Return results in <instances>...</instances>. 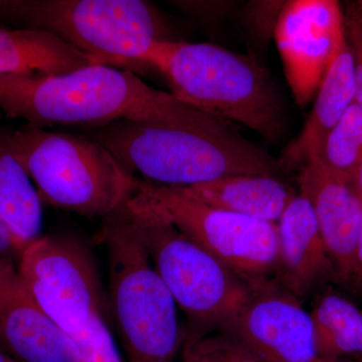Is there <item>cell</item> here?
Wrapping results in <instances>:
<instances>
[{
    "mask_svg": "<svg viewBox=\"0 0 362 362\" xmlns=\"http://www.w3.org/2000/svg\"><path fill=\"white\" fill-rule=\"evenodd\" d=\"M98 64L47 30L0 28V75H62Z\"/></svg>",
    "mask_w": 362,
    "mask_h": 362,
    "instance_id": "17",
    "label": "cell"
},
{
    "mask_svg": "<svg viewBox=\"0 0 362 362\" xmlns=\"http://www.w3.org/2000/svg\"><path fill=\"white\" fill-rule=\"evenodd\" d=\"M317 346L328 362H362V311L346 298L327 293L310 312Z\"/></svg>",
    "mask_w": 362,
    "mask_h": 362,
    "instance_id": "19",
    "label": "cell"
},
{
    "mask_svg": "<svg viewBox=\"0 0 362 362\" xmlns=\"http://www.w3.org/2000/svg\"><path fill=\"white\" fill-rule=\"evenodd\" d=\"M268 362H328L317 346L310 312L278 280L250 285V295L220 329Z\"/></svg>",
    "mask_w": 362,
    "mask_h": 362,
    "instance_id": "10",
    "label": "cell"
},
{
    "mask_svg": "<svg viewBox=\"0 0 362 362\" xmlns=\"http://www.w3.org/2000/svg\"><path fill=\"white\" fill-rule=\"evenodd\" d=\"M30 180L0 136V218L13 235L20 256L42 237V199Z\"/></svg>",
    "mask_w": 362,
    "mask_h": 362,
    "instance_id": "18",
    "label": "cell"
},
{
    "mask_svg": "<svg viewBox=\"0 0 362 362\" xmlns=\"http://www.w3.org/2000/svg\"><path fill=\"white\" fill-rule=\"evenodd\" d=\"M185 13L195 16H218L226 13L228 4L226 2H176Z\"/></svg>",
    "mask_w": 362,
    "mask_h": 362,
    "instance_id": "25",
    "label": "cell"
},
{
    "mask_svg": "<svg viewBox=\"0 0 362 362\" xmlns=\"http://www.w3.org/2000/svg\"><path fill=\"white\" fill-rule=\"evenodd\" d=\"M158 71L173 94L255 131L276 144L289 122L287 103L256 54H239L206 42L166 40L142 59Z\"/></svg>",
    "mask_w": 362,
    "mask_h": 362,
    "instance_id": "3",
    "label": "cell"
},
{
    "mask_svg": "<svg viewBox=\"0 0 362 362\" xmlns=\"http://www.w3.org/2000/svg\"><path fill=\"white\" fill-rule=\"evenodd\" d=\"M312 158L333 177L351 185L362 160V109L358 105L347 109Z\"/></svg>",
    "mask_w": 362,
    "mask_h": 362,
    "instance_id": "20",
    "label": "cell"
},
{
    "mask_svg": "<svg viewBox=\"0 0 362 362\" xmlns=\"http://www.w3.org/2000/svg\"><path fill=\"white\" fill-rule=\"evenodd\" d=\"M175 188L207 206L273 223L296 195L277 177L262 175H228Z\"/></svg>",
    "mask_w": 362,
    "mask_h": 362,
    "instance_id": "16",
    "label": "cell"
},
{
    "mask_svg": "<svg viewBox=\"0 0 362 362\" xmlns=\"http://www.w3.org/2000/svg\"><path fill=\"white\" fill-rule=\"evenodd\" d=\"M83 132L133 175L138 171L150 182L165 187H190L228 175L277 177L282 173L278 159L235 125L185 127L119 120Z\"/></svg>",
    "mask_w": 362,
    "mask_h": 362,
    "instance_id": "2",
    "label": "cell"
},
{
    "mask_svg": "<svg viewBox=\"0 0 362 362\" xmlns=\"http://www.w3.org/2000/svg\"><path fill=\"white\" fill-rule=\"evenodd\" d=\"M357 264L362 278V226L361 235H359L358 246H357Z\"/></svg>",
    "mask_w": 362,
    "mask_h": 362,
    "instance_id": "28",
    "label": "cell"
},
{
    "mask_svg": "<svg viewBox=\"0 0 362 362\" xmlns=\"http://www.w3.org/2000/svg\"><path fill=\"white\" fill-rule=\"evenodd\" d=\"M129 201L170 221L247 284L277 280V223L216 209L177 188L136 177Z\"/></svg>",
    "mask_w": 362,
    "mask_h": 362,
    "instance_id": "8",
    "label": "cell"
},
{
    "mask_svg": "<svg viewBox=\"0 0 362 362\" xmlns=\"http://www.w3.org/2000/svg\"><path fill=\"white\" fill-rule=\"evenodd\" d=\"M278 282L300 300L326 281L334 271L311 204L296 194L277 223Z\"/></svg>",
    "mask_w": 362,
    "mask_h": 362,
    "instance_id": "14",
    "label": "cell"
},
{
    "mask_svg": "<svg viewBox=\"0 0 362 362\" xmlns=\"http://www.w3.org/2000/svg\"><path fill=\"white\" fill-rule=\"evenodd\" d=\"M126 202L104 218L101 230L117 328L128 362H176L185 329L180 327L177 305L154 268Z\"/></svg>",
    "mask_w": 362,
    "mask_h": 362,
    "instance_id": "4",
    "label": "cell"
},
{
    "mask_svg": "<svg viewBox=\"0 0 362 362\" xmlns=\"http://www.w3.org/2000/svg\"><path fill=\"white\" fill-rule=\"evenodd\" d=\"M180 362H268L220 333L185 338Z\"/></svg>",
    "mask_w": 362,
    "mask_h": 362,
    "instance_id": "21",
    "label": "cell"
},
{
    "mask_svg": "<svg viewBox=\"0 0 362 362\" xmlns=\"http://www.w3.org/2000/svg\"><path fill=\"white\" fill-rule=\"evenodd\" d=\"M356 81L354 59L346 42L331 64L315 96V103L303 129L278 159L282 171L301 168L315 156L329 131L354 103Z\"/></svg>",
    "mask_w": 362,
    "mask_h": 362,
    "instance_id": "15",
    "label": "cell"
},
{
    "mask_svg": "<svg viewBox=\"0 0 362 362\" xmlns=\"http://www.w3.org/2000/svg\"><path fill=\"white\" fill-rule=\"evenodd\" d=\"M300 194L311 204L335 282L351 291H361L357 246L362 226V199L350 183L330 175L316 159L302 166Z\"/></svg>",
    "mask_w": 362,
    "mask_h": 362,
    "instance_id": "12",
    "label": "cell"
},
{
    "mask_svg": "<svg viewBox=\"0 0 362 362\" xmlns=\"http://www.w3.org/2000/svg\"><path fill=\"white\" fill-rule=\"evenodd\" d=\"M70 339L78 362H124L106 313L98 314L84 331Z\"/></svg>",
    "mask_w": 362,
    "mask_h": 362,
    "instance_id": "22",
    "label": "cell"
},
{
    "mask_svg": "<svg viewBox=\"0 0 362 362\" xmlns=\"http://www.w3.org/2000/svg\"><path fill=\"white\" fill-rule=\"evenodd\" d=\"M0 16L58 35L102 65L137 68L169 37L156 6L141 0H0Z\"/></svg>",
    "mask_w": 362,
    "mask_h": 362,
    "instance_id": "6",
    "label": "cell"
},
{
    "mask_svg": "<svg viewBox=\"0 0 362 362\" xmlns=\"http://www.w3.org/2000/svg\"><path fill=\"white\" fill-rule=\"evenodd\" d=\"M18 259L26 290L69 337L84 331L98 314L106 313L94 259L78 240L40 237Z\"/></svg>",
    "mask_w": 362,
    "mask_h": 362,
    "instance_id": "9",
    "label": "cell"
},
{
    "mask_svg": "<svg viewBox=\"0 0 362 362\" xmlns=\"http://www.w3.org/2000/svg\"><path fill=\"white\" fill-rule=\"evenodd\" d=\"M126 204L154 268L187 317L185 338L216 333L246 302L250 285L170 221Z\"/></svg>",
    "mask_w": 362,
    "mask_h": 362,
    "instance_id": "7",
    "label": "cell"
},
{
    "mask_svg": "<svg viewBox=\"0 0 362 362\" xmlns=\"http://www.w3.org/2000/svg\"><path fill=\"white\" fill-rule=\"evenodd\" d=\"M0 362H21L16 361V358H13V356H9V354H6V352L1 351L0 350Z\"/></svg>",
    "mask_w": 362,
    "mask_h": 362,
    "instance_id": "29",
    "label": "cell"
},
{
    "mask_svg": "<svg viewBox=\"0 0 362 362\" xmlns=\"http://www.w3.org/2000/svg\"><path fill=\"white\" fill-rule=\"evenodd\" d=\"M274 39L293 97L305 107L345 42L342 6L334 0L286 1Z\"/></svg>",
    "mask_w": 362,
    "mask_h": 362,
    "instance_id": "11",
    "label": "cell"
},
{
    "mask_svg": "<svg viewBox=\"0 0 362 362\" xmlns=\"http://www.w3.org/2000/svg\"><path fill=\"white\" fill-rule=\"evenodd\" d=\"M0 350L21 362H78L70 337L33 300L11 258H0Z\"/></svg>",
    "mask_w": 362,
    "mask_h": 362,
    "instance_id": "13",
    "label": "cell"
},
{
    "mask_svg": "<svg viewBox=\"0 0 362 362\" xmlns=\"http://www.w3.org/2000/svg\"><path fill=\"white\" fill-rule=\"evenodd\" d=\"M0 110L28 125L82 130L119 120L185 127L235 124L214 112L157 90L131 70L92 65L62 75H0Z\"/></svg>",
    "mask_w": 362,
    "mask_h": 362,
    "instance_id": "1",
    "label": "cell"
},
{
    "mask_svg": "<svg viewBox=\"0 0 362 362\" xmlns=\"http://www.w3.org/2000/svg\"><path fill=\"white\" fill-rule=\"evenodd\" d=\"M13 257L20 258V255L8 228L0 218V258L13 259Z\"/></svg>",
    "mask_w": 362,
    "mask_h": 362,
    "instance_id": "26",
    "label": "cell"
},
{
    "mask_svg": "<svg viewBox=\"0 0 362 362\" xmlns=\"http://www.w3.org/2000/svg\"><path fill=\"white\" fill-rule=\"evenodd\" d=\"M35 181L40 199L86 218H106L129 199L135 176L106 147L84 134L35 126L0 129Z\"/></svg>",
    "mask_w": 362,
    "mask_h": 362,
    "instance_id": "5",
    "label": "cell"
},
{
    "mask_svg": "<svg viewBox=\"0 0 362 362\" xmlns=\"http://www.w3.org/2000/svg\"><path fill=\"white\" fill-rule=\"evenodd\" d=\"M285 4V1H256L247 6L246 21L257 39L268 42L274 37L279 16Z\"/></svg>",
    "mask_w": 362,
    "mask_h": 362,
    "instance_id": "24",
    "label": "cell"
},
{
    "mask_svg": "<svg viewBox=\"0 0 362 362\" xmlns=\"http://www.w3.org/2000/svg\"><path fill=\"white\" fill-rule=\"evenodd\" d=\"M345 37L354 59L356 99L362 109V1H349L343 7Z\"/></svg>",
    "mask_w": 362,
    "mask_h": 362,
    "instance_id": "23",
    "label": "cell"
},
{
    "mask_svg": "<svg viewBox=\"0 0 362 362\" xmlns=\"http://www.w3.org/2000/svg\"><path fill=\"white\" fill-rule=\"evenodd\" d=\"M351 185L352 187L354 188V190H356V194H358L359 197L362 199V160L361 163H359L358 168L356 169Z\"/></svg>",
    "mask_w": 362,
    "mask_h": 362,
    "instance_id": "27",
    "label": "cell"
}]
</instances>
